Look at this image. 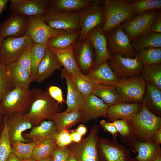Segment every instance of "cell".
Wrapping results in <instances>:
<instances>
[{
    "label": "cell",
    "instance_id": "obj_1",
    "mask_svg": "<svg viewBox=\"0 0 161 161\" xmlns=\"http://www.w3.org/2000/svg\"><path fill=\"white\" fill-rule=\"evenodd\" d=\"M61 110L59 104L47 91L35 89L29 110L24 114L33 127L39 125L45 119L51 120L54 114Z\"/></svg>",
    "mask_w": 161,
    "mask_h": 161
},
{
    "label": "cell",
    "instance_id": "obj_2",
    "mask_svg": "<svg viewBox=\"0 0 161 161\" xmlns=\"http://www.w3.org/2000/svg\"><path fill=\"white\" fill-rule=\"evenodd\" d=\"M142 108L134 117L126 121L132 133L140 141H152L155 133L161 128V117L151 112L143 103Z\"/></svg>",
    "mask_w": 161,
    "mask_h": 161
},
{
    "label": "cell",
    "instance_id": "obj_3",
    "mask_svg": "<svg viewBox=\"0 0 161 161\" xmlns=\"http://www.w3.org/2000/svg\"><path fill=\"white\" fill-rule=\"evenodd\" d=\"M35 89L13 88L4 96L0 103V114L24 115L30 108Z\"/></svg>",
    "mask_w": 161,
    "mask_h": 161
},
{
    "label": "cell",
    "instance_id": "obj_4",
    "mask_svg": "<svg viewBox=\"0 0 161 161\" xmlns=\"http://www.w3.org/2000/svg\"><path fill=\"white\" fill-rule=\"evenodd\" d=\"M104 15V24L102 30L108 33L135 13L128 5V1L123 0H106L102 1Z\"/></svg>",
    "mask_w": 161,
    "mask_h": 161
},
{
    "label": "cell",
    "instance_id": "obj_5",
    "mask_svg": "<svg viewBox=\"0 0 161 161\" xmlns=\"http://www.w3.org/2000/svg\"><path fill=\"white\" fill-rule=\"evenodd\" d=\"M146 84L140 75H137L120 79L116 87L123 102L142 103Z\"/></svg>",
    "mask_w": 161,
    "mask_h": 161
},
{
    "label": "cell",
    "instance_id": "obj_6",
    "mask_svg": "<svg viewBox=\"0 0 161 161\" xmlns=\"http://www.w3.org/2000/svg\"><path fill=\"white\" fill-rule=\"evenodd\" d=\"M99 161H134L131 150L113 137L112 140L98 138L97 143Z\"/></svg>",
    "mask_w": 161,
    "mask_h": 161
},
{
    "label": "cell",
    "instance_id": "obj_7",
    "mask_svg": "<svg viewBox=\"0 0 161 161\" xmlns=\"http://www.w3.org/2000/svg\"><path fill=\"white\" fill-rule=\"evenodd\" d=\"M33 44L30 37L27 35L18 37H7L4 38L0 49V60L6 66L16 62Z\"/></svg>",
    "mask_w": 161,
    "mask_h": 161
},
{
    "label": "cell",
    "instance_id": "obj_8",
    "mask_svg": "<svg viewBox=\"0 0 161 161\" xmlns=\"http://www.w3.org/2000/svg\"><path fill=\"white\" fill-rule=\"evenodd\" d=\"M100 2L94 0L90 6L80 11V35L79 39L86 38L90 31L104 21L103 7Z\"/></svg>",
    "mask_w": 161,
    "mask_h": 161
},
{
    "label": "cell",
    "instance_id": "obj_9",
    "mask_svg": "<svg viewBox=\"0 0 161 161\" xmlns=\"http://www.w3.org/2000/svg\"><path fill=\"white\" fill-rule=\"evenodd\" d=\"M10 10L26 16L44 17L52 11L50 0H11Z\"/></svg>",
    "mask_w": 161,
    "mask_h": 161
},
{
    "label": "cell",
    "instance_id": "obj_10",
    "mask_svg": "<svg viewBox=\"0 0 161 161\" xmlns=\"http://www.w3.org/2000/svg\"><path fill=\"white\" fill-rule=\"evenodd\" d=\"M112 59L107 62L115 75L119 79L140 75L143 65L136 57L134 58L124 57L121 54L111 55Z\"/></svg>",
    "mask_w": 161,
    "mask_h": 161
},
{
    "label": "cell",
    "instance_id": "obj_11",
    "mask_svg": "<svg viewBox=\"0 0 161 161\" xmlns=\"http://www.w3.org/2000/svg\"><path fill=\"white\" fill-rule=\"evenodd\" d=\"M107 48L110 54H121L124 57L134 58L136 52L130 40L123 30L122 26L119 25L108 32Z\"/></svg>",
    "mask_w": 161,
    "mask_h": 161
},
{
    "label": "cell",
    "instance_id": "obj_12",
    "mask_svg": "<svg viewBox=\"0 0 161 161\" xmlns=\"http://www.w3.org/2000/svg\"><path fill=\"white\" fill-rule=\"evenodd\" d=\"M98 129L97 125L94 126L87 137L70 149L78 161H99L97 146Z\"/></svg>",
    "mask_w": 161,
    "mask_h": 161
},
{
    "label": "cell",
    "instance_id": "obj_13",
    "mask_svg": "<svg viewBox=\"0 0 161 161\" xmlns=\"http://www.w3.org/2000/svg\"><path fill=\"white\" fill-rule=\"evenodd\" d=\"M157 13L155 11L146 12L133 17L123 24V30L130 41L151 31Z\"/></svg>",
    "mask_w": 161,
    "mask_h": 161
},
{
    "label": "cell",
    "instance_id": "obj_14",
    "mask_svg": "<svg viewBox=\"0 0 161 161\" xmlns=\"http://www.w3.org/2000/svg\"><path fill=\"white\" fill-rule=\"evenodd\" d=\"M27 18L28 24L25 35L30 36L34 43L46 44L50 38L57 36L62 30L50 27L45 22L44 17Z\"/></svg>",
    "mask_w": 161,
    "mask_h": 161
},
{
    "label": "cell",
    "instance_id": "obj_15",
    "mask_svg": "<svg viewBox=\"0 0 161 161\" xmlns=\"http://www.w3.org/2000/svg\"><path fill=\"white\" fill-rule=\"evenodd\" d=\"M80 12L52 11L44 17L45 22L51 27L58 30H80Z\"/></svg>",
    "mask_w": 161,
    "mask_h": 161
},
{
    "label": "cell",
    "instance_id": "obj_16",
    "mask_svg": "<svg viewBox=\"0 0 161 161\" xmlns=\"http://www.w3.org/2000/svg\"><path fill=\"white\" fill-rule=\"evenodd\" d=\"M74 56L80 69L87 75L94 68L95 55L93 46L86 37L78 39L74 46Z\"/></svg>",
    "mask_w": 161,
    "mask_h": 161
},
{
    "label": "cell",
    "instance_id": "obj_17",
    "mask_svg": "<svg viewBox=\"0 0 161 161\" xmlns=\"http://www.w3.org/2000/svg\"><path fill=\"white\" fill-rule=\"evenodd\" d=\"M126 143L131 150L137 153V156L133 158L134 161H152L161 155L160 145L152 140L142 142L134 135Z\"/></svg>",
    "mask_w": 161,
    "mask_h": 161
},
{
    "label": "cell",
    "instance_id": "obj_18",
    "mask_svg": "<svg viewBox=\"0 0 161 161\" xmlns=\"http://www.w3.org/2000/svg\"><path fill=\"white\" fill-rule=\"evenodd\" d=\"M93 48L95 55L94 69L103 62L112 59L107 48V42L104 33L100 26L95 28L87 35Z\"/></svg>",
    "mask_w": 161,
    "mask_h": 161
},
{
    "label": "cell",
    "instance_id": "obj_19",
    "mask_svg": "<svg viewBox=\"0 0 161 161\" xmlns=\"http://www.w3.org/2000/svg\"><path fill=\"white\" fill-rule=\"evenodd\" d=\"M28 24L27 16L12 13L0 24V34L4 38L10 36H22L26 34Z\"/></svg>",
    "mask_w": 161,
    "mask_h": 161
},
{
    "label": "cell",
    "instance_id": "obj_20",
    "mask_svg": "<svg viewBox=\"0 0 161 161\" xmlns=\"http://www.w3.org/2000/svg\"><path fill=\"white\" fill-rule=\"evenodd\" d=\"M3 119L7 125L11 143L16 141L30 142L23 137L22 133L33 126L24 114L6 115Z\"/></svg>",
    "mask_w": 161,
    "mask_h": 161
},
{
    "label": "cell",
    "instance_id": "obj_21",
    "mask_svg": "<svg viewBox=\"0 0 161 161\" xmlns=\"http://www.w3.org/2000/svg\"><path fill=\"white\" fill-rule=\"evenodd\" d=\"M109 107L97 96L91 94L84 99L82 121L85 123L101 117H106Z\"/></svg>",
    "mask_w": 161,
    "mask_h": 161
},
{
    "label": "cell",
    "instance_id": "obj_22",
    "mask_svg": "<svg viewBox=\"0 0 161 161\" xmlns=\"http://www.w3.org/2000/svg\"><path fill=\"white\" fill-rule=\"evenodd\" d=\"M142 106V103H128L122 102L109 107L106 117L112 122L119 120H128L137 115Z\"/></svg>",
    "mask_w": 161,
    "mask_h": 161
},
{
    "label": "cell",
    "instance_id": "obj_23",
    "mask_svg": "<svg viewBox=\"0 0 161 161\" xmlns=\"http://www.w3.org/2000/svg\"><path fill=\"white\" fill-rule=\"evenodd\" d=\"M61 71V77L66 80L67 86L66 102L67 108L65 111L69 112L77 111L82 112L84 105V97L70 78L66 69L64 68Z\"/></svg>",
    "mask_w": 161,
    "mask_h": 161
},
{
    "label": "cell",
    "instance_id": "obj_24",
    "mask_svg": "<svg viewBox=\"0 0 161 161\" xmlns=\"http://www.w3.org/2000/svg\"><path fill=\"white\" fill-rule=\"evenodd\" d=\"M54 122L44 120L37 126H34L28 133L22 134L23 137L30 142L55 139L58 134Z\"/></svg>",
    "mask_w": 161,
    "mask_h": 161
},
{
    "label": "cell",
    "instance_id": "obj_25",
    "mask_svg": "<svg viewBox=\"0 0 161 161\" xmlns=\"http://www.w3.org/2000/svg\"><path fill=\"white\" fill-rule=\"evenodd\" d=\"M62 65L55 54L47 48L38 68L35 81L40 83L51 76L57 70L62 69Z\"/></svg>",
    "mask_w": 161,
    "mask_h": 161
},
{
    "label": "cell",
    "instance_id": "obj_26",
    "mask_svg": "<svg viewBox=\"0 0 161 161\" xmlns=\"http://www.w3.org/2000/svg\"><path fill=\"white\" fill-rule=\"evenodd\" d=\"M86 75L97 86L105 85L116 87L120 80L112 70L107 61L103 62Z\"/></svg>",
    "mask_w": 161,
    "mask_h": 161
},
{
    "label": "cell",
    "instance_id": "obj_27",
    "mask_svg": "<svg viewBox=\"0 0 161 161\" xmlns=\"http://www.w3.org/2000/svg\"><path fill=\"white\" fill-rule=\"evenodd\" d=\"M80 35V30H62L56 36L50 38L46 45L47 48L63 49L75 45Z\"/></svg>",
    "mask_w": 161,
    "mask_h": 161
},
{
    "label": "cell",
    "instance_id": "obj_28",
    "mask_svg": "<svg viewBox=\"0 0 161 161\" xmlns=\"http://www.w3.org/2000/svg\"><path fill=\"white\" fill-rule=\"evenodd\" d=\"M7 69L13 88L29 89L32 80L31 75L26 69L16 61L7 66Z\"/></svg>",
    "mask_w": 161,
    "mask_h": 161
},
{
    "label": "cell",
    "instance_id": "obj_29",
    "mask_svg": "<svg viewBox=\"0 0 161 161\" xmlns=\"http://www.w3.org/2000/svg\"><path fill=\"white\" fill-rule=\"evenodd\" d=\"M143 103L152 113L161 115V90L147 83Z\"/></svg>",
    "mask_w": 161,
    "mask_h": 161
},
{
    "label": "cell",
    "instance_id": "obj_30",
    "mask_svg": "<svg viewBox=\"0 0 161 161\" xmlns=\"http://www.w3.org/2000/svg\"><path fill=\"white\" fill-rule=\"evenodd\" d=\"M74 46L63 49H49L55 54L64 68L69 73H82L77 64L74 56L73 52Z\"/></svg>",
    "mask_w": 161,
    "mask_h": 161
},
{
    "label": "cell",
    "instance_id": "obj_31",
    "mask_svg": "<svg viewBox=\"0 0 161 161\" xmlns=\"http://www.w3.org/2000/svg\"><path fill=\"white\" fill-rule=\"evenodd\" d=\"M82 118L83 114L81 112L75 111L67 112L65 111L54 114L52 120L54 122L59 133L64 129H68L82 121Z\"/></svg>",
    "mask_w": 161,
    "mask_h": 161
},
{
    "label": "cell",
    "instance_id": "obj_32",
    "mask_svg": "<svg viewBox=\"0 0 161 161\" xmlns=\"http://www.w3.org/2000/svg\"><path fill=\"white\" fill-rule=\"evenodd\" d=\"M94 0H50L52 11L67 12H80L92 4Z\"/></svg>",
    "mask_w": 161,
    "mask_h": 161
},
{
    "label": "cell",
    "instance_id": "obj_33",
    "mask_svg": "<svg viewBox=\"0 0 161 161\" xmlns=\"http://www.w3.org/2000/svg\"><path fill=\"white\" fill-rule=\"evenodd\" d=\"M92 94L100 98L109 107L122 102L121 97L114 86L98 85L95 88Z\"/></svg>",
    "mask_w": 161,
    "mask_h": 161
},
{
    "label": "cell",
    "instance_id": "obj_34",
    "mask_svg": "<svg viewBox=\"0 0 161 161\" xmlns=\"http://www.w3.org/2000/svg\"><path fill=\"white\" fill-rule=\"evenodd\" d=\"M131 45L138 51L150 47L161 48V33L149 31L137 38Z\"/></svg>",
    "mask_w": 161,
    "mask_h": 161
},
{
    "label": "cell",
    "instance_id": "obj_35",
    "mask_svg": "<svg viewBox=\"0 0 161 161\" xmlns=\"http://www.w3.org/2000/svg\"><path fill=\"white\" fill-rule=\"evenodd\" d=\"M140 75L147 83L161 90V64L143 66Z\"/></svg>",
    "mask_w": 161,
    "mask_h": 161
},
{
    "label": "cell",
    "instance_id": "obj_36",
    "mask_svg": "<svg viewBox=\"0 0 161 161\" xmlns=\"http://www.w3.org/2000/svg\"><path fill=\"white\" fill-rule=\"evenodd\" d=\"M143 66L161 64V48L150 47L138 51L135 56Z\"/></svg>",
    "mask_w": 161,
    "mask_h": 161
},
{
    "label": "cell",
    "instance_id": "obj_37",
    "mask_svg": "<svg viewBox=\"0 0 161 161\" xmlns=\"http://www.w3.org/2000/svg\"><path fill=\"white\" fill-rule=\"evenodd\" d=\"M68 73L84 99L91 94L94 89L97 86L83 73H71L68 72Z\"/></svg>",
    "mask_w": 161,
    "mask_h": 161
},
{
    "label": "cell",
    "instance_id": "obj_38",
    "mask_svg": "<svg viewBox=\"0 0 161 161\" xmlns=\"http://www.w3.org/2000/svg\"><path fill=\"white\" fill-rule=\"evenodd\" d=\"M56 145L55 139L40 141L34 148L31 158L39 161L43 159L52 156L53 150Z\"/></svg>",
    "mask_w": 161,
    "mask_h": 161
},
{
    "label": "cell",
    "instance_id": "obj_39",
    "mask_svg": "<svg viewBox=\"0 0 161 161\" xmlns=\"http://www.w3.org/2000/svg\"><path fill=\"white\" fill-rule=\"evenodd\" d=\"M46 44L34 43L31 49V78L35 81L38 66L43 58L47 49Z\"/></svg>",
    "mask_w": 161,
    "mask_h": 161
},
{
    "label": "cell",
    "instance_id": "obj_40",
    "mask_svg": "<svg viewBox=\"0 0 161 161\" xmlns=\"http://www.w3.org/2000/svg\"><path fill=\"white\" fill-rule=\"evenodd\" d=\"M39 141L27 143L20 141L13 142L11 143L12 152L16 155L22 161L29 159L31 158L34 148Z\"/></svg>",
    "mask_w": 161,
    "mask_h": 161
},
{
    "label": "cell",
    "instance_id": "obj_41",
    "mask_svg": "<svg viewBox=\"0 0 161 161\" xmlns=\"http://www.w3.org/2000/svg\"><path fill=\"white\" fill-rule=\"evenodd\" d=\"M128 5L135 14H140L148 10L160 9L161 0H138L129 2Z\"/></svg>",
    "mask_w": 161,
    "mask_h": 161
},
{
    "label": "cell",
    "instance_id": "obj_42",
    "mask_svg": "<svg viewBox=\"0 0 161 161\" xmlns=\"http://www.w3.org/2000/svg\"><path fill=\"white\" fill-rule=\"evenodd\" d=\"M12 152L7 127L4 120V125L0 134V161H6L9 155Z\"/></svg>",
    "mask_w": 161,
    "mask_h": 161
},
{
    "label": "cell",
    "instance_id": "obj_43",
    "mask_svg": "<svg viewBox=\"0 0 161 161\" xmlns=\"http://www.w3.org/2000/svg\"><path fill=\"white\" fill-rule=\"evenodd\" d=\"M13 88L7 69V66L0 60V100Z\"/></svg>",
    "mask_w": 161,
    "mask_h": 161
},
{
    "label": "cell",
    "instance_id": "obj_44",
    "mask_svg": "<svg viewBox=\"0 0 161 161\" xmlns=\"http://www.w3.org/2000/svg\"><path fill=\"white\" fill-rule=\"evenodd\" d=\"M112 122L114 125L118 133L120 134L121 141L123 143H126L134 135L126 121L119 120Z\"/></svg>",
    "mask_w": 161,
    "mask_h": 161
},
{
    "label": "cell",
    "instance_id": "obj_45",
    "mask_svg": "<svg viewBox=\"0 0 161 161\" xmlns=\"http://www.w3.org/2000/svg\"><path fill=\"white\" fill-rule=\"evenodd\" d=\"M32 46L24 51L16 61L19 65L28 72L31 76L32 63L31 49Z\"/></svg>",
    "mask_w": 161,
    "mask_h": 161
},
{
    "label": "cell",
    "instance_id": "obj_46",
    "mask_svg": "<svg viewBox=\"0 0 161 161\" xmlns=\"http://www.w3.org/2000/svg\"><path fill=\"white\" fill-rule=\"evenodd\" d=\"M71 153L70 149L66 147L61 148L56 145L52 154L53 161H66Z\"/></svg>",
    "mask_w": 161,
    "mask_h": 161
},
{
    "label": "cell",
    "instance_id": "obj_47",
    "mask_svg": "<svg viewBox=\"0 0 161 161\" xmlns=\"http://www.w3.org/2000/svg\"><path fill=\"white\" fill-rule=\"evenodd\" d=\"M72 141L68 129H64L58 133L55 139L56 145L61 148L66 147Z\"/></svg>",
    "mask_w": 161,
    "mask_h": 161
},
{
    "label": "cell",
    "instance_id": "obj_48",
    "mask_svg": "<svg viewBox=\"0 0 161 161\" xmlns=\"http://www.w3.org/2000/svg\"><path fill=\"white\" fill-rule=\"evenodd\" d=\"M47 91L51 97L59 104L64 102L62 92L60 88L56 86H49L47 88Z\"/></svg>",
    "mask_w": 161,
    "mask_h": 161
},
{
    "label": "cell",
    "instance_id": "obj_49",
    "mask_svg": "<svg viewBox=\"0 0 161 161\" xmlns=\"http://www.w3.org/2000/svg\"><path fill=\"white\" fill-rule=\"evenodd\" d=\"M100 126L105 130L111 134L113 137L117 136L118 132L112 122H107L105 120H102L100 121Z\"/></svg>",
    "mask_w": 161,
    "mask_h": 161
},
{
    "label": "cell",
    "instance_id": "obj_50",
    "mask_svg": "<svg viewBox=\"0 0 161 161\" xmlns=\"http://www.w3.org/2000/svg\"><path fill=\"white\" fill-rule=\"evenodd\" d=\"M151 30L153 32L161 33V13L157 12L151 27Z\"/></svg>",
    "mask_w": 161,
    "mask_h": 161
},
{
    "label": "cell",
    "instance_id": "obj_51",
    "mask_svg": "<svg viewBox=\"0 0 161 161\" xmlns=\"http://www.w3.org/2000/svg\"><path fill=\"white\" fill-rule=\"evenodd\" d=\"M152 141L156 144L160 145L161 143V128L154 134Z\"/></svg>",
    "mask_w": 161,
    "mask_h": 161
},
{
    "label": "cell",
    "instance_id": "obj_52",
    "mask_svg": "<svg viewBox=\"0 0 161 161\" xmlns=\"http://www.w3.org/2000/svg\"><path fill=\"white\" fill-rule=\"evenodd\" d=\"M70 134L72 141L78 143L81 140L82 136L75 131H72Z\"/></svg>",
    "mask_w": 161,
    "mask_h": 161
},
{
    "label": "cell",
    "instance_id": "obj_53",
    "mask_svg": "<svg viewBox=\"0 0 161 161\" xmlns=\"http://www.w3.org/2000/svg\"><path fill=\"white\" fill-rule=\"evenodd\" d=\"M87 131V128L84 125L80 124L77 128L75 131L82 136L86 133Z\"/></svg>",
    "mask_w": 161,
    "mask_h": 161
},
{
    "label": "cell",
    "instance_id": "obj_54",
    "mask_svg": "<svg viewBox=\"0 0 161 161\" xmlns=\"http://www.w3.org/2000/svg\"><path fill=\"white\" fill-rule=\"evenodd\" d=\"M6 161H22L13 152L11 153L8 157Z\"/></svg>",
    "mask_w": 161,
    "mask_h": 161
},
{
    "label": "cell",
    "instance_id": "obj_55",
    "mask_svg": "<svg viewBox=\"0 0 161 161\" xmlns=\"http://www.w3.org/2000/svg\"><path fill=\"white\" fill-rule=\"evenodd\" d=\"M9 0H0V15L7 7Z\"/></svg>",
    "mask_w": 161,
    "mask_h": 161
},
{
    "label": "cell",
    "instance_id": "obj_56",
    "mask_svg": "<svg viewBox=\"0 0 161 161\" xmlns=\"http://www.w3.org/2000/svg\"><path fill=\"white\" fill-rule=\"evenodd\" d=\"M66 161H78L75 155L72 153L70 154L68 157Z\"/></svg>",
    "mask_w": 161,
    "mask_h": 161
},
{
    "label": "cell",
    "instance_id": "obj_57",
    "mask_svg": "<svg viewBox=\"0 0 161 161\" xmlns=\"http://www.w3.org/2000/svg\"><path fill=\"white\" fill-rule=\"evenodd\" d=\"M39 161H53L52 156L43 159Z\"/></svg>",
    "mask_w": 161,
    "mask_h": 161
},
{
    "label": "cell",
    "instance_id": "obj_58",
    "mask_svg": "<svg viewBox=\"0 0 161 161\" xmlns=\"http://www.w3.org/2000/svg\"><path fill=\"white\" fill-rule=\"evenodd\" d=\"M4 39V38L0 34V49Z\"/></svg>",
    "mask_w": 161,
    "mask_h": 161
},
{
    "label": "cell",
    "instance_id": "obj_59",
    "mask_svg": "<svg viewBox=\"0 0 161 161\" xmlns=\"http://www.w3.org/2000/svg\"><path fill=\"white\" fill-rule=\"evenodd\" d=\"M152 161H161V155L157 157Z\"/></svg>",
    "mask_w": 161,
    "mask_h": 161
},
{
    "label": "cell",
    "instance_id": "obj_60",
    "mask_svg": "<svg viewBox=\"0 0 161 161\" xmlns=\"http://www.w3.org/2000/svg\"><path fill=\"white\" fill-rule=\"evenodd\" d=\"M1 101V100H0V103ZM3 117V116L1 114H0V127L1 126L2 120Z\"/></svg>",
    "mask_w": 161,
    "mask_h": 161
},
{
    "label": "cell",
    "instance_id": "obj_61",
    "mask_svg": "<svg viewBox=\"0 0 161 161\" xmlns=\"http://www.w3.org/2000/svg\"><path fill=\"white\" fill-rule=\"evenodd\" d=\"M23 161H36L33 159H32L31 158L29 159H27V160H23Z\"/></svg>",
    "mask_w": 161,
    "mask_h": 161
},
{
    "label": "cell",
    "instance_id": "obj_62",
    "mask_svg": "<svg viewBox=\"0 0 161 161\" xmlns=\"http://www.w3.org/2000/svg\"><path fill=\"white\" fill-rule=\"evenodd\" d=\"M1 131H0V134H1Z\"/></svg>",
    "mask_w": 161,
    "mask_h": 161
}]
</instances>
